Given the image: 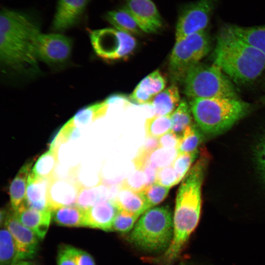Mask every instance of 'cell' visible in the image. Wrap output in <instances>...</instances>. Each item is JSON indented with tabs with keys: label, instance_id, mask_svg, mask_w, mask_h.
I'll return each mask as SVG.
<instances>
[{
	"label": "cell",
	"instance_id": "60d3db41",
	"mask_svg": "<svg viewBox=\"0 0 265 265\" xmlns=\"http://www.w3.org/2000/svg\"><path fill=\"white\" fill-rule=\"evenodd\" d=\"M180 136L170 131L159 138V147L178 149Z\"/></svg>",
	"mask_w": 265,
	"mask_h": 265
},
{
	"label": "cell",
	"instance_id": "b9f144b4",
	"mask_svg": "<svg viewBox=\"0 0 265 265\" xmlns=\"http://www.w3.org/2000/svg\"><path fill=\"white\" fill-rule=\"evenodd\" d=\"M153 98L142 91L136 86L132 93L129 96V99L132 102L140 105H149Z\"/></svg>",
	"mask_w": 265,
	"mask_h": 265
},
{
	"label": "cell",
	"instance_id": "bcb514c9",
	"mask_svg": "<svg viewBox=\"0 0 265 265\" xmlns=\"http://www.w3.org/2000/svg\"><path fill=\"white\" fill-rule=\"evenodd\" d=\"M12 265H35V264L31 262L24 260L19 261Z\"/></svg>",
	"mask_w": 265,
	"mask_h": 265
},
{
	"label": "cell",
	"instance_id": "603a6c76",
	"mask_svg": "<svg viewBox=\"0 0 265 265\" xmlns=\"http://www.w3.org/2000/svg\"><path fill=\"white\" fill-rule=\"evenodd\" d=\"M224 26L234 35L255 47L265 55V25L244 27L227 25Z\"/></svg>",
	"mask_w": 265,
	"mask_h": 265
},
{
	"label": "cell",
	"instance_id": "1f68e13d",
	"mask_svg": "<svg viewBox=\"0 0 265 265\" xmlns=\"http://www.w3.org/2000/svg\"><path fill=\"white\" fill-rule=\"evenodd\" d=\"M166 84L165 78L159 70H156L143 78L137 86L154 98L163 90Z\"/></svg>",
	"mask_w": 265,
	"mask_h": 265
},
{
	"label": "cell",
	"instance_id": "4316f807",
	"mask_svg": "<svg viewBox=\"0 0 265 265\" xmlns=\"http://www.w3.org/2000/svg\"><path fill=\"white\" fill-rule=\"evenodd\" d=\"M58 149L50 148L36 160L32 168L31 172L35 176L50 179L54 177L58 163Z\"/></svg>",
	"mask_w": 265,
	"mask_h": 265
},
{
	"label": "cell",
	"instance_id": "d6986e66",
	"mask_svg": "<svg viewBox=\"0 0 265 265\" xmlns=\"http://www.w3.org/2000/svg\"><path fill=\"white\" fill-rule=\"evenodd\" d=\"M177 154V149L159 147L150 152L138 150L132 161L135 170H141L147 164L159 169L171 165Z\"/></svg>",
	"mask_w": 265,
	"mask_h": 265
},
{
	"label": "cell",
	"instance_id": "6da1fadb",
	"mask_svg": "<svg viewBox=\"0 0 265 265\" xmlns=\"http://www.w3.org/2000/svg\"><path fill=\"white\" fill-rule=\"evenodd\" d=\"M38 19L27 12L3 8L0 16V60L4 71L35 76L39 73L36 44Z\"/></svg>",
	"mask_w": 265,
	"mask_h": 265
},
{
	"label": "cell",
	"instance_id": "ac0fdd59",
	"mask_svg": "<svg viewBox=\"0 0 265 265\" xmlns=\"http://www.w3.org/2000/svg\"><path fill=\"white\" fill-rule=\"evenodd\" d=\"M113 200L118 210L139 216L149 209L141 192L133 190L121 184Z\"/></svg>",
	"mask_w": 265,
	"mask_h": 265
},
{
	"label": "cell",
	"instance_id": "5b68a950",
	"mask_svg": "<svg viewBox=\"0 0 265 265\" xmlns=\"http://www.w3.org/2000/svg\"><path fill=\"white\" fill-rule=\"evenodd\" d=\"M173 236V219L168 206L154 207L145 211L138 219L129 236V241L148 251H165Z\"/></svg>",
	"mask_w": 265,
	"mask_h": 265
},
{
	"label": "cell",
	"instance_id": "4dcf8cb0",
	"mask_svg": "<svg viewBox=\"0 0 265 265\" xmlns=\"http://www.w3.org/2000/svg\"><path fill=\"white\" fill-rule=\"evenodd\" d=\"M0 265H12L16 261V248L13 237L4 225L0 232Z\"/></svg>",
	"mask_w": 265,
	"mask_h": 265
},
{
	"label": "cell",
	"instance_id": "ba28073f",
	"mask_svg": "<svg viewBox=\"0 0 265 265\" xmlns=\"http://www.w3.org/2000/svg\"><path fill=\"white\" fill-rule=\"evenodd\" d=\"M89 33L96 54L106 61L125 59L136 47V40L132 35L116 28L89 30Z\"/></svg>",
	"mask_w": 265,
	"mask_h": 265
},
{
	"label": "cell",
	"instance_id": "cb8c5ba5",
	"mask_svg": "<svg viewBox=\"0 0 265 265\" xmlns=\"http://www.w3.org/2000/svg\"><path fill=\"white\" fill-rule=\"evenodd\" d=\"M86 209L78 205L62 206L53 210L52 218L57 224L66 227L84 226Z\"/></svg>",
	"mask_w": 265,
	"mask_h": 265
},
{
	"label": "cell",
	"instance_id": "f546056e",
	"mask_svg": "<svg viewBox=\"0 0 265 265\" xmlns=\"http://www.w3.org/2000/svg\"><path fill=\"white\" fill-rule=\"evenodd\" d=\"M203 140V132L197 125L193 124L181 136L178 153H189L198 151V148Z\"/></svg>",
	"mask_w": 265,
	"mask_h": 265
},
{
	"label": "cell",
	"instance_id": "836d02e7",
	"mask_svg": "<svg viewBox=\"0 0 265 265\" xmlns=\"http://www.w3.org/2000/svg\"><path fill=\"white\" fill-rule=\"evenodd\" d=\"M169 189V187L155 183L146 187L141 192L150 209L161 202L167 196Z\"/></svg>",
	"mask_w": 265,
	"mask_h": 265
},
{
	"label": "cell",
	"instance_id": "74e56055",
	"mask_svg": "<svg viewBox=\"0 0 265 265\" xmlns=\"http://www.w3.org/2000/svg\"><path fill=\"white\" fill-rule=\"evenodd\" d=\"M182 180L172 165L158 169L155 183L170 188Z\"/></svg>",
	"mask_w": 265,
	"mask_h": 265
},
{
	"label": "cell",
	"instance_id": "d6a6232c",
	"mask_svg": "<svg viewBox=\"0 0 265 265\" xmlns=\"http://www.w3.org/2000/svg\"><path fill=\"white\" fill-rule=\"evenodd\" d=\"M80 130L73 124L70 119L54 136L50 144V148L58 149L61 144L79 138Z\"/></svg>",
	"mask_w": 265,
	"mask_h": 265
},
{
	"label": "cell",
	"instance_id": "8992f818",
	"mask_svg": "<svg viewBox=\"0 0 265 265\" xmlns=\"http://www.w3.org/2000/svg\"><path fill=\"white\" fill-rule=\"evenodd\" d=\"M183 82L184 93L192 98H238L231 82L214 64L197 63L188 70Z\"/></svg>",
	"mask_w": 265,
	"mask_h": 265
},
{
	"label": "cell",
	"instance_id": "7c38bea8",
	"mask_svg": "<svg viewBox=\"0 0 265 265\" xmlns=\"http://www.w3.org/2000/svg\"><path fill=\"white\" fill-rule=\"evenodd\" d=\"M83 184L77 179L75 172L66 178L56 175L50 179L49 188L50 210L62 206L77 205L79 193Z\"/></svg>",
	"mask_w": 265,
	"mask_h": 265
},
{
	"label": "cell",
	"instance_id": "2e32d148",
	"mask_svg": "<svg viewBox=\"0 0 265 265\" xmlns=\"http://www.w3.org/2000/svg\"><path fill=\"white\" fill-rule=\"evenodd\" d=\"M50 179L37 177L30 172L26 191V207L40 211H50L49 199Z\"/></svg>",
	"mask_w": 265,
	"mask_h": 265
},
{
	"label": "cell",
	"instance_id": "ee69618b",
	"mask_svg": "<svg viewBox=\"0 0 265 265\" xmlns=\"http://www.w3.org/2000/svg\"><path fill=\"white\" fill-rule=\"evenodd\" d=\"M158 169L152 165L147 164L141 170L146 175L147 186L155 183Z\"/></svg>",
	"mask_w": 265,
	"mask_h": 265
},
{
	"label": "cell",
	"instance_id": "9a60e30c",
	"mask_svg": "<svg viewBox=\"0 0 265 265\" xmlns=\"http://www.w3.org/2000/svg\"><path fill=\"white\" fill-rule=\"evenodd\" d=\"M118 209L113 200L99 203L86 209L84 226L105 231L112 230V225Z\"/></svg>",
	"mask_w": 265,
	"mask_h": 265
},
{
	"label": "cell",
	"instance_id": "30bf717a",
	"mask_svg": "<svg viewBox=\"0 0 265 265\" xmlns=\"http://www.w3.org/2000/svg\"><path fill=\"white\" fill-rule=\"evenodd\" d=\"M72 50L70 38L60 34H40L36 44L39 59L49 65H61L69 58Z\"/></svg>",
	"mask_w": 265,
	"mask_h": 265
},
{
	"label": "cell",
	"instance_id": "f1b7e54d",
	"mask_svg": "<svg viewBox=\"0 0 265 265\" xmlns=\"http://www.w3.org/2000/svg\"><path fill=\"white\" fill-rule=\"evenodd\" d=\"M171 114L168 115H154L147 118L144 128L146 138H159L169 132L172 128Z\"/></svg>",
	"mask_w": 265,
	"mask_h": 265
},
{
	"label": "cell",
	"instance_id": "8d00e7d4",
	"mask_svg": "<svg viewBox=\"0 0 265 265\" xmlns=\"http://www.w3.org/2000/svg\"><path fill=\"white\" fill-rule=\"evenodd\" d=\"M253 159L259 177L265 185V132L260 137L254 147Z\"/></svg>",
	"mask_w": 265,
	"mask_h": 265
},
{
	"label": "cell",
	"instance_id": "83f0119b",
	"mask_svg": "<svg viewBox=\"0 0 265 265\" xmlns=\"http://www.w3.org/2000/svg\"><path fill=\"white\" fill-rule=\"evenodd\" d=\"M192 114L190 106L183 99L171 114V131L181 137L186 130L193 124Z\"/></svg>",
	"mask_w": 265,
	"mask_h": 265
},
{
	"label": "cell",
	"instance_id": "ffe728a7",
	"mask_svg": "<svg viewBox=\"0 0 265 265\" xmlns=\"http://www.w3.org/2000/svg\"><path fill=\"white\" fill-rule=\"evenodd\" d=\"M33 161H28L20 169L9 186V196L12 209L16 211L25 206L27 180L31 172Z\"/></svg>",
	"mask_w": 265,
	"mask_h": 265
},
{
	"label": "cell",
	"instance_id": "f35d334b",
	"mask_svg": "<svg viewBox=\"0 0 265 265\" xmlns=\"http://www.w3.org/2000/svg\"><path fill=\"white\" fill-rule=\"evenodd\" d=\"M147 182L145 173L141 170H135L120 184L135 191L142 192L147 186Z\"/></svg>",
	"mask_w": 265,
	"mask_h": 265
},
{
	"label": "cell",
	"instance_id": "7a4b0ae2",
	"mask_svg": "<svg viewBox=\"0 0 265 265\" xmlns=\"http://www.w3.org/2000/svg\"><path fill=\"white\" fill-rule=\"evenodd\" d=\"M209 160L208 153L203 149L182 180L176 197L173 238L162 257L164 263H172L178 257L198 225L202 206V186Z\"/></svg>",
	"mask_w": 265,
	"mask_h": 265
},
{
	"label": "cell",
	"instance_id": "5bb4252c",
	"mask_svg": "<svg viewBox=\"0 0 265 265\" xmlns=\"http://www.w3.org/2000/svg\"><path fill=\"white\" fill-rule=\"evenodd\" d=\"M91 0H58L52 29L62 32L78 24Z\"/></svg>",
	"mask_w": 265,
	"mask_h": 265
},
{
	"label": "cell",
	"instance_id": "e0dca14e",
	"mask_svg": "<svg viewBox=\"0 0 265 265\" xmlns=\"http://www.w3.org/2000/svg\"><path fill=\"white\" fill-rule=\"evenodd\" d=\"M13 212L18 220L32 231L39 239L45 237L52 218L51 212L38 211L24 206Z\"/></svg>",
	"mask_w": 265,
	"mask_h": 265
},
{
	"label": "cell",
	"instance_id": "8fae6325",
	"mask_svg": "<svg viewBox=\"0 0 265 265\" xmlns=\"http://www.w3.org/2000/svg\"><path fill=\"white\" fill-rule=\"evenodd\" d=\"M3 223L14 239L16 248V261L35 257L38 249L39 238L32 231L18 220L13 210L10 212L6 211Z\"/></svg>",
	"mask_w": 265,
	"mask_h": 265
},
{
	"label": "cell",
	"instance_id": "7dc6e473",
	"mask_svg": "<svg viewBox=\"0 0 265 265\" xmlns=\"http://www.w3.org/2000/svg\"><path fill=\"white\" fill-rule=\"evenodd\" d=\"M263 100H264V102L265 103V96H264Z\"/></svg>",
	"mask_w": 265,
	"mask_h": 265
},
{
	"label": "cell",
	"instance_id": "7bdbcfd3",
	"mask_svg": "<svg viewBox=\"0 0 265 265\" xmlns=\"http://www.w3.org/2000/svg\"><path fill=\"white\" fill-rule=\"evenodd\" d=\"M77 265H95L93 257L87 252L75 248Z\"/></svg>",
	"mask_w": 265,
	"mask_h": 265
},
{
	"label": "cell",
	"instance_id": "277c9868",
	"mask_svg": "<svg viewBox=\"0 0 265 265\" xmlns=\"http://www.w3.org/2000/svg\"><path fill=\"white\" fill-rule=\"evenodd\" d=\"M190 107L203 133L216 135L231 128L248 112L250 105L238 98H192Z\"/></svg>",
	"mask_w": 265,
	"mask_h": 265
},
{
	"label": "cell",
	"instance_id": "ab89813d",
	"mask_svg": "<svg viewBox=\"0 0 265 265\" xmlns=\"http://www.w3.org/2000/svg\"><path fill=\"white\" fill-rule=\"evenodd\" d=\"M74 250L75 248L70 246H65L60 249L57 265H77Z\"/></svg>",
	"mask_w": 265,
	"mask_h": 265
},
{
	"label": "cell",
	"instance_id": "52a82bcc",
	"mask_svg": "<svg viewBox=\"0 0 265 265\" xmlns=\"http://www.w3.org/2000/svg\"><path fill=\"white\" fill-rule=\"evenodd\" d=\"M210 47L209 37L205 30L176 41L169 63L173 80L183 81L188 70L207 54Z\"/></svg>",
	"mask_w": 265,
	"mask_h": 265
},
{
	"label": "cell",
	"instance_id": "f6af8a7d",
	"mask_svg": "<svg viewBox=\"0 0 265 265\" xmlns=\"http://www.w3.org/2000/svg\"><path fill=\"white\" fill-rule=\"evenodd\" d=\"M159 147V138L148 137L145 143L139 149L150 152Z\"/></svg>",
	"mask_w": 265,
	"mask_h": 265
},
{
	"label": "cell",
	"instance_id": "4fadbf2b",
	"mask_svg": "<svg viewBox=\"0 0 265 265\" xmlns=\"http://www.w3.org/2000/svg\"><path fill=\"white\" fill-rule=\"evenodd\" d=\"M124 8L145 32L156 33L163 26L162 18L151 0H129Z\"/></svg>",
	"mask_w": 265,
	"mask_h": 265
},
{
	"label": "cell",
	"instance_id": "3957f363",
	"mask_svg": "<svg viewBox=\"0 0 265 265\" xmlns=\"http://www.w3.org/2000/svg\"><path fill=\"white\" fill-rule=\"evenodd\" d=\"M212 56L213 64L238 83L251 82L265 70V55L224 26L217 36Z\"/></svg>",
	"mask_w": 265,
	"mask_h": 265
},
{
	"label": "cell",
	"instance_id": "9c48e42d",
	"mask_svg": "<svg viewBox=\"0 0 265 265\" xmlns=\"http://www.w3.org/2000/svg\"><path fill=\"white\" fill-rule=\"evenodd\" d=\"M216 0H199L184 6L177 20L176 41L204 31L207 27Z\"/></svg>",
	"mask_w": 265,
	"mask_h": 265
},
{
	"label": "cell",
	"instance_id": "44dd1931",
	"mask_svg": "<svg viewBox=\"0 0 265 265\" xmlns=\"http://www.w3.org/2000/svg\"><path fill=\"white\" fill-rule=\"evenodd\" d=\"M113 190L111 186L100 182L92 187L83 185L79 193L77 205L87 209L103 201L113 200L115 196Z\"/></svg>",
	"mask_w": 265,
	"mask_h": 265
},
{
	"label": "cell",
	"instance_id": "7402d4cb",
	"mask_svg": "<svg viewBox=\"0 0 265 265\" xmlns=\"http://www.w3.org/2000/svg\"><path fill=\"white\" fill-rule=\"evenodd\" d=\"M181 102L178 87L172 84L155 96L150 105L155 115L172 114Z\"/></svg>",
	"mask_w": 265,
	"mask_h": 265
},
{
	"label": "cell",
	"instance_id": "d590c367",
	"mask_svg": "<svg viewBox=\"0 0 265 265\" xmlns=\"http://www.w3.org/2000/svg\"><path fill=\"white\" fill-rule=\"evenodd\" d=\"M199 151L189 153H178L172 165L181 180L192 167V164L198 157Z\"/></svg>",
	"mask_w": 265,
	"mask_h": 265
},
{
	"label": "cell",
	"instance_id": "484cf974",
	"mask_svg": "<svg viewBox=\"0 0 265 265\" xmlns=\"http://www.w3.org/2000/svg\"><path fill=\"white\" fill-rule=\"evenodd\" d=\"M105 18L116 29L131 35H138L141 32L135 21L125 9L107 12Z\"/></svg>",
	"mask_w": 265,
	"mask_h": 265
},
{
	"label": "cell",
	"instance_id": "d4e9b609",
	"mask_svg": "<svg viewBox=\"0 0 265 265\" xmlns=\"http://www.w3.org/2000/svg\"><path fill=\"white\" fill-rule=\"evenodd\" d=\"M109 104L106 99L104 101L87 106L79 111L71 119L77 128L81 129L104 117Z\"/></svg>",
	"mask_w": 265,
	"mask_h": 265
},
{
	"label": "cell",
	"instance_id": "e575fe53",
	"mask_svg": "<svg viewBox=\"0 0 265 265\" xmlns=\"http://www.w3.org/2000/svg\"><path fill=\"white\" fill-rule=\"evenodd\" d=\"M139 216L118 210L113 221L112 230L122 234L129 233L134 227Z\"/></svg>",
	"mask_w": 265,
	"mask_h": 265
}]
</instances>
